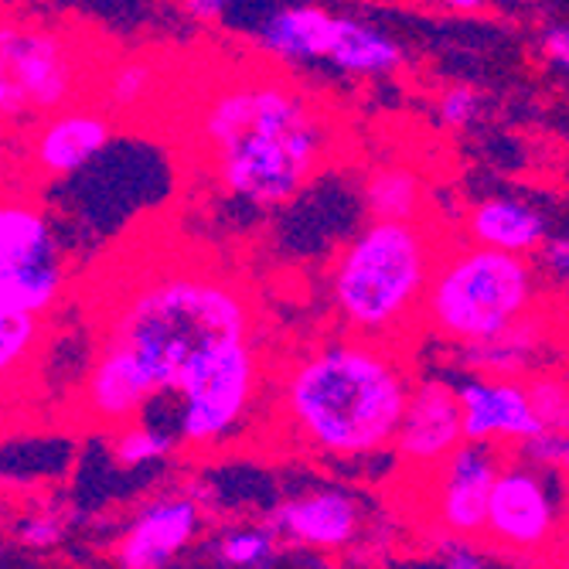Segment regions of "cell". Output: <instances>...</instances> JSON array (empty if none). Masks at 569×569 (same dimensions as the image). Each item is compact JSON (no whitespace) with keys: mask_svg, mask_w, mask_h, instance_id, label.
<instances>
[{"mask_svg":"<svg viewBox=\"0 0 569 569\" xmlns=\"http://www.w3.org/2000/svg\"><path fill=\"white\" fill-rule=\"evenodd\" d=\"M113 113L102 107H62L51 113L31 137L28 158L34 174L59 181L82 171L92 158L113 143Z\"/></svg>","mask_w":569,"mask_h":569,"instance_id":"obj_13","label":"cell"},{"mask_svg":"<svg viewBox=\"0 0 569 569\" xmlns=\"http://www.w3.org/2000/svg\"><path fill=\"white\" fill-rule=\"evenodd\" d=\"M412 382L399 345L348 331L287 361L280 417L297 443L325 457H372L396 443Z\"/></svg>","mask_w":569,"mask_h":569,"instance_id":"obj_3","label":"cell"},{"mask_svg":"<svg viewBox=\"0 0 569 569\" xmlns=\"http://www.w3.org/2000/svg\"><path fill=\"white\" fill-rule=\"evenodd\" d=\"M270 529L300 549L338 552L358 539L361 508L345 488H318L277 505L270 511Z\"/></svg>","mask_w":569,"mask_h":569,"instance_id":"obj_14","label":"cell"},{"mask_svg":"<svg viewBox=\"0 0 569 569\" xmlns=\"http://www.w3.org/2000/svg\"><path fill=\"white\" fill-rule=\"evenodd\" d=\"M529 396L536 406V417L542 420L546 430H569V382L562 376H532L529 382Z\"/></svg>","mask_w":569,"mask_h":569,"instance_id":"obj_24","label":"cell"},{"mask_svg":"<svg viewBox=\"0 0 569 569\" xmlns=\"http://www.w3.org/2000/svg\"><path fill=\"white\" fill-rule=\"evenodd\" d=\"M505 460V447L468 440L430 475V511L443 536L485 539L491 491Z\"/></svg>","mask_w":569,"mask_h":569,"instance_id":"obj_9","label":"cell"},{"mask_svg":"<svg viewBox=\"0 0 569 569\" xmlns=\"http://www.w3.org/2000/svg\"><path fill=\"white\" fill-rule=\"evenodd\" d=\"M475 539L468 536H447L437 549H440V562L453 566V569H478L485 566V556H475Z\"/></svg>","mask_w":569,"mask_h":569,"instance_id":"obj_27","label":"cell"},{"mask_svg":"<svg viewBox=\"0 0 569 569\" xmlns=\"http://www.w3.org/2000/svg\"><path fill=\"white\" fill-rule=\"evenodd\" d=\"M41 338L38 315H24V310H0V366L11 379L18 366L31 358L34 345Z\"/></svg>","mask_w":569,"mask_h":569,"instance_id":"obj_21","label":"cell"},{"mask_svg":"<svg viewBox=\"0 0 569 569\" xmlns=\"http://www.w3.org/2000/svg\"><path fill=\"white\" fill-rule=\"evenodd\" d=\"M280 536L267 526V529H232L216 542V562L222 566H270L277 562L280 552Z\"/></svg>","mask_w":569,"mask_h":569,"instance_id":"obj_20","label":"cell"},{"mask_svg":"<svg viewBox=\"0 0 569 569\" xmlns=\"http://www.w3.org/2000/svg\"><path fill=\"white\" fill-rule=\"evenodd\" d=\"M66 290V267L48 226L31 201H8L0 212V310L44 318Z\"/></svg>","mask_w":569,"mask_h":569,"instance_id":"obj_7","label":"cell"},{"mask_svg":"<svg viewBox=\"0 0 569 569\" xmlns=\"http://www.w3.org/2000/svg\"><path fill=\"white\" fill-rule=\"evenodd\" d=\"M457 396L463 406V430L468 440L498 443V447H522L526 440L546 433L529 386L515 376H478L457 382Z\"/></svg>","mask_w":569,"mask_h":569,"instance_id":"obj_12","label":"cell"},{"mask_svg":"<svg viewBox=\"0 0 569 569\" xmlns=\"http://www.w3.org/2000/svg\"><path fill=\"white\" fill-rule=\"evenodd\" d=\"M178 437L164 433V430H153V427H120L117 440H113V457L123 463V468H140V463L150 460H161L174 450Z\"/></svg>","mask_w":569,"mask_h":569,"instance_id":"obj_22","label":"cell"},{"mask_svg":"<svg viewBox=\"0 0 569 569\" xmlns=\"http://www.w3.org/2000/svg\"><path fill=\"white\" fill-rule=\"evenodd\" d=\"M460 443H468V430L457 386L447 379H417L392 443L402 468L430 478Z\"/></svg>","mask_w":569,"mask_h":569,"instance_id":"obj_10","label":"cell"},{"mask_svg":"<svg viewBox=\"0 0 569 569\" xmlns=\"http://www.w3.org/2000/svg\"><path fill=\"white\" fill-rule=\"evenodd\" d=\"M539 307V273L522 252L471 239L440 249L423 300V328L453 345H485Z\"/></svg>","mask_w":569,"mask_h":569,"instance_id":"obj_5","label":"cell"},{"mask_svg":"<svg viewBox=\"0 0 569 569\" xmlns=\"http://www.w3.org/2000/svg\"><path fill=\"white\" fill-rule=\"evenodd\" d=\"M463 236L478 246L505 249V252H536L546 242V219L522 201L511 198H488L475 204L468 222H463Z\"/></svg>","mask_w":569,"mask_h":569,"instance_id":"obj_17","label":"cell"},{"mask_svg":"<svg viewBox=\"0 0 569 569\" xmlns=\"http://www.w3.org/2000/svg\"><path fill=\"white\" fill-rule=\"evenodd\" d=\"M153 92V69L143 62H123L110 72L107 86H102V96H107V107L130 113L133 107Z\"/></svg>","mask_w":569,"mask_h":569,"instance_id":"obj_23","label":"cell"},{"mask_svg":"<svg viewBox=\"0 0 569 569\" xmlns=\"http://www.w3.org/2000/svg\"><path fill=\"white\" fill-rule=\"evenodd\" d=\"M0 110H4L8 120H18L24 113H31V99L24 92V86L14 76H0Z\"/></svg>","mask_w":569,"mask_h":569,"instance_id":"obj_29","label":"cell"},{"mask_svg":"<svg viewBox=\"0 0 569 569\" xmlns=\"http://www.w3.org/2000/svg\"><path fill=\"white\" fill-rule=\"evenodd\" d=\"M201 529V505L191 495H171L150 501L123 539L113 549V559L123 569H158L174 562Z\"/></svg>","mask_w":569,"mask_h":569,"instance_id":"obj_15","label":"cell"},{"mask_svg":"<svg viewBox=\"0 0 569 569\" xmlns=\"http://www.w3.org/2000/svg\"><path fill=\"white\" fill-rule=\"evenodd\" d=\"M18 542L24 546V549H38V552H44V549H56L59 542H62V536H66V526L56 519V515H48V511H41V515H24V519L18 522Z\"/></svg>","mask_w":569,"mask_h":569,"instance_id":"obj_25","label":"cell"},{"mask_svg":"<svg viewBox=\"0 0 569 569\" xmlns=\"http://www.w3.org/2000/svg\"><path fill=\"white\" fill-rule=\"evenodd\" d=\"M366 209L372 219H423V181L409 168H379L366 181Z\"/></svg>","mask_w":569,"mask_h":569,"instance_id":"obj_19","label":"cell"},{"mask_svg":"<svg viewBox=\"0 0 569 569\" xmlns=\"http://www.w3.org/2000/svg\"><path fill=\"white\" fill-rule=\"evenodd\" d=\"M539 256H542V267L549 270V277L559 280L562 287H569V239H546Z\"/></svg>","mask_w":569,"mask_h":569,"instance_id":"obj_28","label":"cell"},{"mask_svg":"<svg viewBox=\"0 0 569 569\" xmlns=\"http://www.w3.org/2000/svg\"><path fill=\"white\" fill-rule=\"evenodd\" d=\"M260 338L249 290L212 270H161L130 283L107 310L82 409L127 427L158 396H181L229 348Z\"/></svg>","mask_w":569,"mask_h":569,"instance_id":"obj_1","label":"cell"},{"mask_svg":"<svg viewBox=\"0 0 569 569\" xmlns=\"http://www.w3.org/2000/svg\"><path fill=\"white\" fill-rule=\"evenodd\" d=\"M443 11H453V14H478L488 8V0H437Z\"/></svg>","mask_w":569,"mask_h":569,"instance_id":"obj_32","label":"cell"},{"mask_svg":"<svg viewBox=\"0 0 569 569\" xmlns=\"http://www.w3.org/2000/svg\"><path fill=\"white\" fill-rule=\"evenodd\" d=\"M478 107H481V99L475 89H468V86L447 89L440 99V120L447 127H468L478 117Z\"/></svg>","mask_w":569,"mask_h":569,"instance_id":"obj_26","label":"cell"},{"mask_svg":"<svg viewBox=\"0 0 569 569\" xmlns=\"http://www.w3.org/2000/svg\"><path fill=\"white\" fill-rule=\"evenodd\" d=\"M556 468L532 460H505L488 505V546L501 552H542L559 529V505L552 491Z\"/></svg>","mask_w":569,"mask_h":569,"instance_id":"obj_8","label":"cell"},{"mask_svg":"<svg viewBox=\"0 0 569 569\" xmlns=\"http://www.w3.org/2000/svg\"><path fill=\"white\" fill-rule=\"evenodd\" d=\"M226 4L229 0H184V11L194 21H219L226 14Z\"/></svg>","mask_w":569,"mask_h":569,"instance_id":"obj_31","label":"cell"},{"mask_svg":"<svg viewBox=\"0 0 569 569\" xmlns=\"http://www.w3.org/2000/svg\"><path fill=\"white\" fill-rule=\"evenodd\" d=\"M335 28H338V18H331L328 11L315 4H300V8H283L270 14L260 24V34L256 38H260L267 56L280 62H315V59H328Z\"/></svg>","mask_w":569,"mask_h":569,"instance_id":"obj_16","label":"cell"},{"mask_svg":"<svg viewBox=\"0 0 569 569\" xmlns=\"http://www.w3.org/2000/svg\"><path fill=\"white\" fill-rule=\"evenodd\" d=\"M194 143L219 188L252 209L293 201L335 147L321 102L283 76L232 79L201 99Z\"/></svg>","mask_w":569,"mask_h":569,"instance_id":"obj_2","label":"cell"},{"mask_svg":"<svg viewBox=\"0 0 569 569\" xmlns=\"http://www.w3.org/2000/svg\"><path fill=\"white\" fill-rule=\"evenodd\" d=\"M440 249L423 219H372L348 239L331 270V300L345 331L396 345L423 328Z\"/></svg>","mask_w":569,"mask_h":569,"instance_id":"obj_4","label":"cell"},{"mask_svg":"<svg viewBox=\"0 0 569 569\" xmlns=\"http://www.w3.org/2000/svg\"><path fill=\"white\" fill-rule=\"evenodd\" d=\"M0 62H4L8 76L24 86L31 110L38 113H56L69 107L76 96V59L66 38H59L56 31L4 24V31H0Z\"/></svg>","mask_w":569,"mask_h":569,"instance_id":"obj_11","label":"cell"},{"mask_svg":"<svg viewBox=\"0 0 569 569\" xmlns=\"http://www.w3.org/2000/svg\"><path fill=\"white\" fill-rule=\"evenodd\" d=\"M260 338L229 348L178 396V440L191 450L222 447L246 423L263 389Z\"/></svg>","mask_w":569,"mask_h":569,"instance_id":"obj_6","label":"cell"},{"mask_svg":"<svg viewBox=\"0 0 569 569\" xmlns=\"http://www.w3.org/2000/svg\"><path fill=\"white\" fill-rule=\"evenodd\" d=\"M328 62L348 76H392L402 66V48L372 24L355 18H338Z\"/></svg>","mask_w":569,"mask_h":569,"instance_id":"obj_18","label":"cell"},{"mask_svg":"<svg viewBox=\"0 0 569 569\" xmlns=\"http://www.w3.org/2000/svg\"><path fill=\"white\" fill-rule=\"evenodd\" d=\"M542 51L549 56V62H556L559 69L569 72V24H552L542 34Z\"/></svg>","mask_w":569,"mask_h":569,"instance_id":"obj_30","label":"cell"}]
</instances>
